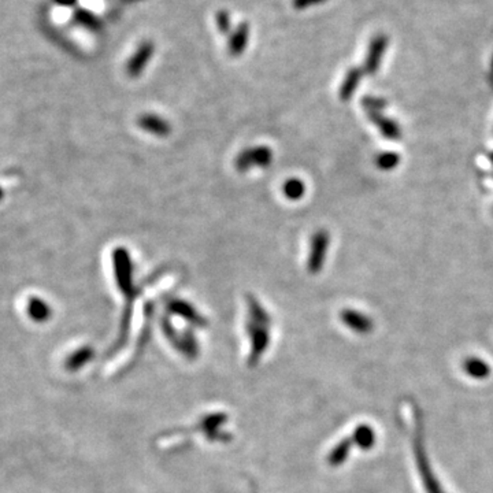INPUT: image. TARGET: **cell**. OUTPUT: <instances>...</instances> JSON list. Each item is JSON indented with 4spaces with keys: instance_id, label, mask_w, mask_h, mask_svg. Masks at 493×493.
I'll use <instances>...</instances> for the list:
<instances>
[{
    "instance_id": "obj_1",
    "label": "cell",
    "mask_w": 493,
    "mask_h": 493,
    "mask_svg": "<svg viewBox=\"0 0 493 493\" xmlns=\"http://www.w3.org/2000/svg\"><path fill=\"white\" fill-rule=\"evenodd\" d=\"M115 281L120 291L125 295L127 300H134L138 295V290L133 284V263L127 248L118 247L113 254Z\"/></svg>"
},
{
    "instance_id": "obj_2",
    "label": "cell",
    "mask_w": 493,
    "mask_h": 493,
    "mask_svg": "<svg viewBox=\"0 0 493 493\" xmlns=\"http://www.w3.org/2000/svg\"><path fill=\"white\" fill-rule=\"evenodd\" d=\"M273 162V151L266 147V145H258L252 148H247L241 151L236 159H234V167L244 173L252 167H261L266 169Z\"/></svg>"
},
{
    "instance_id": "obj_3",
    "label": "cell",
    "mask_w": 493,
    "mask_h": 493,
    "mask_svg": "<svg viewBox=\"0 0 493 493\" xmlns=\"http://www.w3.org/2000/svg\"><path fill=\"white\" fill-rule=\"evenodd\" d=\"M329 245H330V234L328 230H318L313 234L310 255L307 259V270L311 274H317L322 270L327 259Z\"/></svg>"
},
{
    "instance_id": "obj_4",
    "label": "cell",
    "mask_w": 493,
    "mask_h": 493,
    "mask_svg": "<svg viewBox=\"0 0 493 493\" xmlns=\"http://www.w3.org/2000/svg\"><path fill=\"white\" fill-rule=\"evenodd\" d=\"M155 52V45L152 41H143L137 50L134 51V54L131 55V59L127 64V73L131 78L138 77L148 65V62L151 61L152 55Z\"/></svg>"
},
{
    "instance_id": "obj_5",
    "label": "cell",
    "mask_w": 493,
    "mask_h": 493,
    "mask_svg": "<svg viewBox=\"0 0 493 493\" xmlns=\"http://www.w3.org/2000/svg\"><path fill=\"white\" fill-rule=\"evenodd\" d=\"M137 125L143 131L158 136V137H166L171 131V125L157 114H144L137 118Z\"/></svg>"
},
{
    "instance_id": "obj_6",
    "label": "cell",
    "mask_w": 493,
    "mask_h": 493,
    "mask_svg": "<svg viewBox=\"0 0 493 493\" xmlns=\"http://www.w3.org/2000/svg\"><path fill=\"white\" fill-rule=\"evenodd\" d=\"M248 40H250V25L247 22H241L240 25L236 27V29H233L229 34V40H228V52L231 57H240L247 45H248Z\"/></svg>"
},
{
    "instance_id": "obj_7",
    "label": "cell",
    "mask_w": 493,
    "mask_h": 493,
    "mask_svg": "<svg viewBox=\"0 0 493 493\" xmlns=\"http://www.w3.org/2000/svg\"><path fill=\"white\" fill-rule=\"evenodd\" d=\"M167 308L173 314H177V315L183 317L184 320H187V321H190V322H192L195 325H206L204 318L192 307V304H190L185 300L170 299L169 303H167Z\"/></svg>"
},
{
    "instance_id": "obj_8",
    "label": "cell",
    "mask_w": 493,
    "mask_h": 493,
    "mask_svg": "<svg viewBox=\"0 0 493 493\" xmlns=\"http://www.w3.org/2000/svg\"><path fill=\"white\" fill-rule=\"evenodd\" d=\"M370 121L380 129L381 134L390 140H396L400 137V128L392 120L384 117L380 111H367Z\"/></svg>"
},
{
    "instance_id": "obj_9",
    "label": "cell",
    "mask_w": 493,
    "mask_h": 493,
    "mask_svg": "<svg viewBox=\"0 0 493 493\" xmlns=\"http://www.w3.org/2000/svg\"><path fill=\"white\" fill-rule=\"evenodd\" d=\"M341 320L348 328L358 333H369L373 328V322L370 321V318L354 310H344L341 314Z\"/></svg>"
},
{
    "instance_id": "obj_10",
    "label": "cell",
    "mask_w": 493,
    "mask_h": 493,
    "mask_svg": "<svg viewBox=\"0 0 493 493\" xmlns=\"http://www.w3.org/2000/svg\"><path fill=\"white\" fill-rule=\"evenodd\" d=\"M361 78L362 73L359 69H351L347 73V76L341 84V88L338 91V97L343 101H348L350 99L352 98V95L355 94V91L358 88Z\"/></svg>"
},
{
    "instance_id": "obj_11",
    "label": "cell",
    "mask_w": 493,
    "mask_h": 493,
    "mask_svg": "<svg viewBox=\"0 0 493 493\" xmlns=\"http://www.w3.org/2000/svg\"><path fill=\"white\" fill-rule=\"evenodd\" d=\"M73 18H74V21H76L78 25H81V27H84V28H87V29H90V31H92V32H99V31L101 29V21L99 20L98 17H97L94 13H91L90 10L78 8V10L74 11Z\"/></svg>"
},
{
    "instance_id": "obj_12",
    "label": "cell",
    "mask_w": 493,
    "mask_h": 493,
    "mask_svg": "<svg viewBox=\"0 0 493 493\" xmlns=\"http://www.w3.org/2000/svg\"><path fill=\"white\" fill-rule=\"evenodd\" d=\"M464 370L473 378H485L490 376V366L478 358L466 359Z\"/></svg>"
},
{
    "instance_id": "obj_13",
    "label": "cell",
    "mask_w": 493,
    "mask_h": 493,
    "mask_svg": "<svg viewBox=\"0 0 493 493\" xmlns=\"http://www.w3.org/2000/svg\"><path fill=\"white\" fill-rule=\"evenodd\" d=\"M283 194L290 200H300L306 194V185L299 178H290L283 185Z\"/></svg>"
},
{
    "instance_id": "obj_14",
    "label": "cell",
    "mask_w": 493,
    "mask_h": 493,
    "mask_svg": "<svg viewBox=\"0 0 493 493\" xmlns=\"http://www.w3.org/2000/svg\"><path fill=\"white\" fill-rule=\"evenodd\" d=\"M383 48H384L383 40H374L371 43V47H370V51H369V57L366 59V70L369 73H374L378 69L380 55L383 52Z\"/></svg>"
},
{
    "instance_id": "obj_15",
    "label": "cell",
    "mask_w": 493,
    "mask_h": 493,
    "mask_svg": "<svg viewBox=\"0 0 493 493\" xmlns=\"http://www.w3.org/2000/svg\"><path fill=\"white\" fill-rule=\"evenodd\" d=\"M247 304H248V310H250V314L252 315V318L261 324H269L270 320H269V315L267 313L264 311L261 303L257 300V297L254 295L247 296Z\"/></svg>"
},
{
    "instance_id": "obj_16",
    "label": "cell",
    "mask_w": 493,
    "mask_h": 493,
    "mask_svg": "<svg viewBox=\"0 0 493 493\" xmlns=\"http://www.w3.org/2000/svg\"><path fill=\"white\" fill-rule=\"evenodd\" d=\"M29 313H31L33 320L44 321L50 315V308L44 301H41L38 299H32L29 303Z\"/></svg>"
},
{
    "instance_id": "obj_17",
    "label": "cell",
    "mask_w": 493,
    "mask_h": 493,
    "mask_svg": "<svg viewBox=\"0 0 493 493\" xmlns=\"http://www.w3.org/2000/svg\"><path fill=\"white\" fill-rule=\"evenodd\" d=\"M400 161V157L396 152H383L377 157V166L381 170H392Z\"/></svg>"
},
{
    "instance_id": "obj_18",
    "label": "cell",
    "mask_w": 493,
    "mask_h": 493,
    "mask_svg": "<svg viewBox=\"0 0 493 493\" xmlns=\"http://www.w3.org/2000/svg\"><path fill=\"white\" fill-rule=\"evenodd\" d=\"M217 29L222 34H230L231 31V17L227 10H218L215 14Z\"/></svg>"
},
{
    "instance_id": "obj_19",
    "label": "cell",
    "mask_w": 493,
    "mask_h": 493,
    "mask_svg": "<svg viewBox=\"0 0 493 493\" xmlns=\"http://www.w3.org/2000/svg\"><path fill=\"white\" fill-rule=\"evenodd\" d=\"M327 0H292V7L297 10V11H301V10H306V8H310V7H314V6H318V4H322L325 3Z\"/></svg>"
},
{
    "instance_id": "obj_20",
    "label": "cell",
    "mask_w": 493,
    "mask_h": 493,
    "mask_svg": "<svg viewBox=\"0 0 493 493\" xmlns=\"http://www.w3.org/2000/svg\"><path fill=\"white\" fill-rule=\"evenodd\" d=\"M362 103L367 111H380L385 106V101L380 99L364 98Z\"/></svg>"
},
{
    "instance_id": "obj_21",
    "label": "cell",
    "mask_w": 493,
    "mask_h": 493,
    "mask_svg": "<svg viewBox=\"0 0 493 493\" xmlns=\"http://www.w3.org/2000/svg\"><path fill=\"white\" fill-rule=\"evenodd\" d=\"M77 0H55V3L61 4V6H73Z\"/></svg>"
},
{
    "instance_id": "obj_22",
    "label": "cell",
    "mask_w": 493,
    "mask_h": 493,
    "mask_svg": "<svg viewBox=\"0 0 493 493\" xmlns=\"http://www.w3.org/2000/svg\"><path fill=\"white\" fill-rule=\"evenodd\" d=\"M0 197H1V191H0Z\"/></svg>"
}]
</instances>
